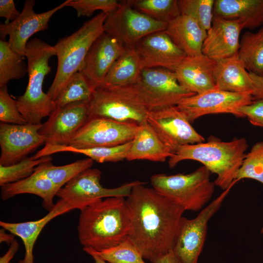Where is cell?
<instances>
[{
  "label": "cell",
  "instance_id": "1",
  "mask_svg": "<svg viewBox=\"0 0 263 263\" xmlns=\"http://www.w3.org/2000/svg\"><path fill=\"white\" fill-rule=\"evenodd\" d=\"M145 184L134 186L126 199L131 219L129 238L143 258L152 263L172 250L185 210Z\"/></svg>",
  "mask_w": 263,
  "mask_h": 263
},
{
  "label": "cell",
  "instance_id": "2",
  "mask_svg": "<svg viewBox=\"0 0 263 263\" xmlns=\"http://www.w3.org/2000/svg\"><path fill=\"white\" fill-rule=\"evenodd\" d=\"M125 198H106L80 210L77 231L83 248L100 251L129 237L131 219Z\"/></svg>",
  "mask_w": 263,
  "mask_h": 263
},
{
  "label": "cell",
  "instance_id": "3",
  "mask_svg": "<svg viewBox=\"0 0 263 263\" xmlns=\"http://www.w3.org/2000/svg\"><path fill=\"white\" fill-rule=\"evenodd\" d=\"M248 147L244 138H234L225 142L215 137L207 142L188 144L179 147L169 158V166L174 168L186 160L198 161L217 177L214 183L225 190L235 182L236 174L245 156Z\"/></svg>",
  "mask_w": 263,
  "mask_h": 263
},
{
  "label": "cell",
  "instance_id": "4",
  "mask_svg": "<svg viewBox=\"0 0 263 263\" xmlns=\"http://www.w3.org/2000/svg\"><path fill=\"white\" fill-rule=\"evenodd\" d=\"M56 56L54 46L38 38L28 41L25 56L27 59L28 84L24 93L16 99L19 110L28 124H41L56 109L55 101L42 88L45 77L51 72L49 61Z\"/></svg>",
  "mask_w": 263,
  "mask_h": 263
},
{
  "label": "cell",
  "instance_id": "5",
  "mask_svg": "<svg viewBox=\"0 0 263 263\" xmlns=\"http://www.w3.org/2000/svg\"><path fill=\"white\" fill-rule=\"evenodd\" d=\"M107 14L101 12L71 35L61 38L54 46L57 67L54 80L47 94L53 101L76 72L80 71L90 48L104 32Z\"/></svg>",
  "mask_w": 263,
  "mask_h": 263
},
{
  "label": "cell",
  "instance_id": "6",
  "mask_svg": "<svg viewBox=\"0 0 263 263\" xmlns=\"http://www.w3.org/2000/svg\"><path fill=\"white\" fill-rule=\"evenodd\" d=\"M211 174L202 166L188 174H154L150 181L156 191L185 211H197L210 201L215 191Z\"/></svg>",
  "mask_w": 263,
  "mask_h": 263
},
{
  "label": "cell",
  "instance_id": "7",
  "mask_svg": "<svg viewBox=\"0 0 263 263\" xmlns=\"http://www.w3.org/2000/svg\"><path fill=\"white\" fill-rule=\"evenodd\" d=\"M128 86L150 112L177 106L196 94L179 83L174 72L162 68L142 69L137 81Z\"/></svg>",
  "mask_w": 263,
  "mask_h": 263
},
{
  "label": "cell",
  "instance_id": "8",
  "mask_svg": "<svg viewBox=\"0 0 263 263\" xmlns=\"http://www.w3.org/2000/svg\"><path fill=\"white\" fill-rule=\"evenodd\" d=\"M90 116L140 125L150 112L128 86L101 84L95 88L89 102Z\"/></svg>",
  "mask_w": 263,
  "mask_h": 263
},
{
  "label": "cell",
  "instance_id": "9",
  "mask_svg": "<svg viewBox=\"0 0 263 263\" xmlns=\"http://www.w3.org/2000/svg\"><path fill=\"white\" fill-rule=\"evenodd\" d=\"M235 182L204 207L193 219L182 217L174 240L172 251L180 263H198L207 238V224L218 211Z\"/></svg>",
  "mask_w": 263,
  "mask_h": 263
},
{
  "label": "cell",
  "instance_id": "10",
  "mask_svg": "<svg viewBox=\"0 0 263 263\" xmlns=\"http://www.w3.org/2000/svg\"><path fill=\"white\" fill-rule=\"evenodd\" d=\"M168 23L157 21L134 8L128 0L107 15L104 32L115 37L126 48H133L143 38L165 31Z\"/></svg>",
  "mask_w": 263,
  "mask_h": 263
},
{
  "label": "cell",
  "instance_id": "11",
  "mask_svg": "<svg viewBox=\"0 0 263 263\" xmlns=\"http://www.w3.org/2000/svg\"><path fill=\"white\" fill-rule=\"evenodd\" d=\"M138 127L134 123L90 116L67 146L88 149L124 144L134 139Z\"/></svg>",
  "mask_w": 263,
  "mask_h": 263
},
{
  "label": "cell",
  "instance_id": "12",
  "mask_svg": "<svg viewBox=\"0 0 263 263\" xmlns=\"http://www.w3.org/2000/svg\"><path fill=\"white\" fill-rule=\"evenodd\" d=\"M254 100L253 96L248 93H233L214 89L186 97L176 106L191 123L209 114L230 113L242 117L239 109Z\"/></svg>",
  "mask_w": 263,
  "mask_h": 263
},
{
  "label": "cell",
  "instance_id": "13",
  "mask_svg": "<svg viewBox=\"0 0 263 263\" xmlns=\"http://www.w3.org/2000/svg\"><path fill=\"white\" fill-rule=\"evenodd\" d=\"M147 121L173 154L181 146L205 141L176 106L149 112Z\"/></svg>",
  "mask_w": 263,
  "mask_h": 263
},
{
  "label": "cell",
  "instance_id": "14",
  "mask_svg": "<svg viewBox=\"0 0 263 263\" xmlns=\"http://www.w3.org/2000/svg\"><path fill=\"white\" fill-rule=\"evenodd\" d=\"M70 0H65L56 7L41 13L34 11L35 0H25L22 11L16 19L7 24L0 23L1 39L4 40L5 37L8 36V42L11 49L25 56L29 38L35 33L46 30L51 17L57 11L67 6Z\"/></svg>",
  "mask_w": 263,
  "mask_h": 263
},
{
  "label": "cell",
  "instance_id": "15",
  "mask_svg": "<svg viewBox=\"0 0 263 263\" xmlns=\"http://www.w3.org/2000/svg\"><path fill=\"white\" fill-rule=\"evenodd\" d=\"M89 117V102H77L56 107L41 124L38 132L46 145L67 146Z\"/></svg>",
  "mask_w": 263,
  "mask_h": 263
},
{
  "label": "cell",
  "instance_id": "16",
  "mask_svg": "<svg viewBox=\"0 0 263 263\" xmlns=\"http://www.w3.org/2000/svg\"><path fill=\"white\" fill-rule=\"evenodd\" d=\"M101 171L97 169L89 168L82 171L57 192L60 199L81 201L87 206L111 197L129 196L134 186L141 181L126 183L120 187L108 188L100 183Z\"/></svg>",
  "mask_w": 263,
  "mask_h": 263
},
{
  "label": "cell",
  "instance_id": "17",
  "mask_svg": "<svg viewBox=\"0 0 263 263\" xmlns=\"http://www.w3.org/2000/svg\"><path fill=\"white\" fill-rule=\"evenodd\" d=\"M41 124H0V165L7 166L19 162L45 143L38 130Z\"/></svg>",
  "mask_w": 263,
  "mask_h": 263
},
{
  "label": "cell",
  "instance_id": "18",
  "mask_svg": "<svg viewBox=\"0 0 263 263\" xmlns=\"http://www.w3.org/2000/svg\"><path fill=\"white\" fill-rule=\"evenodd\" d=\"M142 68H162L175 72L188 56L165 31L143 38L134 46Z\"/></svg>",
  "mask_w": 263,
  "mask_h": 263
},
{
  "label": "cell",
  "instance_id": "19",
  "mask_svg": "<svg viewBox=\"0 0 263 263\" xmlns=\"http://www.w3.org/2000/svg\"><path fill=\"white\" fill-rule=\"evenodd\" d=\"M126 49L120 41L105 32L94 42L80 71L93 89L103 83L113 64Z\"/></svg>",
  "mask_w": 263,
  "mask_h": 263
},
{
  "label": "cell",
  "instance_id": "20",
  "mask_svg": "<svg viewBox=\"0 0 263 263\" xmlns=\"http://www.w3.org/2000/svg\"><path fill=\"white\" fill-rule=\"evenodd\" d=\"M86 206L85 203L80 201L59 199L51 210L38 220L17 223L0 221L2 228L19 237L23 241L25 255L19 263H33L35 243L43 228L50 221L73 209L81 210Z\"/></svg>",
  "mask_w": 263,
  "mask_h": 263
},
{
  "label": "cell",
  "instance_id": "21",
  "mask_svg": "<svg viewBox=\"0 0 263 263\" xmlns=\"http://www.w3.org/2000/svg\"><path fill=\"white\" fill-rule=\"evenodd\" d=\"M243 29L237 20L213 16L203 43L202 54L216 61L237 55Z\"/></svg>",
  "mask_w": 263,
  "mask_h": 263
},
{
  "label": "cell",
  "instance_id": "22",
  "mask_svg": "<svg viewBox=\"0 0 263 263\" xmlns=\"http://www.w3.org/2000/svg\"><path fill=\"white\" fill-rule=\"evenodd\" d=\"M216 62L203 54L187 56L174 72L182 86L200 94L216 89L214 78Z\"/></svg>",
  "mask_w": 263,
  "mask_h": 263
},
{
  "label": "cell",
  "instance_id": "23",
  "mask_svg": "<svg viewBox=\"0 0 263 263\" xmlns=\"http://www.w3.org/2000/svg\"><path fill=\"white\" fill-rule=\"evenodd\" d=\"M214 78L216 88L220 90L251 94L253 91L249 72L237 54L216 61Z\"/></svg>",
  "mask_w": 263,
  "mask_h": 263
},
{
  "label": "cell",
  "instance_id": "24",
  "mask_svg": "<svg viewBox=\"0 0 263 263\" xmlns=\"http://www.w3.org/2000/svg\"><path fill=\"white\" fill-rule=\"evenodd\" d=\"M165 32L188 56L202 54L207 32L190 17L180 14L168 23Z\"/></svg>",
  "mask_w": 263,
  "mask_h": 263
},
{
  "label": "cell",
  "instance_id": "25",
  "mask_svg": "<svg viewBox=\"0 0 263 263\" xmlns=\"http://www.w3.org/2000/svg\"><path fill=\"white\" fill-rule=\"evenodd\" d=\"M213 16L239 21L243 28L263 25V0H216Z\"/></svg>",
  "mask_w": 263,
  "mask_h": 263
},
{
  "label": "cell",
  "instance_id": "26",
  "mask_svg": "<svg viewBox=\"0 0 263 263\" xmlns=\"http://www.w3.org/2000/svg\"><path fill=\"white\" fill-rule=\"evenodd\" d=\"M173 154L146 121L138 125L126 159L164 162Z\"/></svg>",
  "mask_w": 263,
  "mask_h": 263
},
{
  "label": "cell",
  "instance_id": "27",
  "mask_svg": "<svg viewBox=\"0 0 263 263\" xmlns=\"http://www.w3.org/2000/svg\"><path fill=\"white\" fill-rule=\"evenodd\" d=\"M59 190L50 179L34 172L25 179L1 186L0 196L6 200L19 194H34L42 199V207L49 211L55 206L54 197Z\"/></svg>",
  "mask_w": 263,
  "mask_h": 263
},
{
  "label": "cell",
  "instance_id": "28",
  "mask_svg": "<svg viewBox=\"0 0 263 263\" xmlns=\"http://www.w3.org/2000/svg\"><path fill=\"white\" fill-rule=\"evenodd\" d=\"M132 141L115 146L88 149H76L68 146L45 144L32 157L37 159L56 153L67 151L82 154L98 163L117 162L127 159Z\"/></svg>",
  "mask_w": 263,
  "mask_h": 263
},
{
  "label": "cell",
  "instance_id": "29",
  "mask_svg": "<svg viewBox=\"0 0 263 263\" xmlns=\"http://www.w3.org/2000/svg\"><path fill=\"white\" fill-rule=\"evenodd\" d=\"M142 69L134 47L127 48L113 64L102 84L115 87L131 85L137 81Z\"/></svg>",
  "mask_w": 263,
  "mask_h": 263
},
{
  "label": "cell",
  "instance_id": "30",
  "mask_svg": "<svg viewBox=\"0 0 263 263\" xmlns=\"http://www.w3.org/2000/svg\"><path fill=\"white\" fill-rule=\"evenodd\" d=\"M237 55L249 73L263 75V27L255 33H244Z\"/></svg>",
  "mask_w": 263,
  "mask_h": 263
},
{
  "label": "cell",
  "instance_id": "31",
  "mask_svg": "<svg viewBox=\"0 0 263 263\" xmlns=\"http://www.w3.org/2000/svg\"><path fill=\"white\" fill-rule=\"evenodd\" d=\"M93 164L94 161L89 158L60 166H55L52 161H48L38 166L34 172L50 179L60 189L77 174L91 168Z\"/></svg>",
  "mask_w": 263,
  "mask_h": 263
},
{
  "label": "cell",
  "instance_id": "32",
  "mask_svg": "<svg viewBox=\"0 0 263 263\" xmlns=\"http://www.w3.org/2000/svg\"><path fill=\"white\" fill-rule=\"evenodd\" d=\"M25 56L15 53L8 41L0 40V87L11 80L23 77L28 73Z\"/></svg>",
  "mask_w": 263,
  "mask_h": 263
},
{
  "label": "cell",
  "instance_id": "33",
  "mask_svg": "<svg viewBox=\"0 0 263 263\" xmlns=\"http://www.w3.org/2000/svg\"><path fill=\"white\" fill-rule=\"evenodd\" d=\"M83 250L92 256L97 257L109 263H146L137 247L129 237L110 248L97 251L90 248Z\"/></svg>",
  "mask_w": 263,
  "mask_h": 263
},
{
  "label": "cell",
  "instance_id": "34",
  "mask_svg": "<svg viewBox=\"0 0 263 263\" xmlns=\"http://www.w3.org/2000/svg\"><path fill=\"white\" fill-rule=\"evenodd\" d=\"M130 4L151 18L168 23L180 13L177 0H129Z\"/></svg>",
  "mask_w": 263,
  "mask_h": 263
},
{
  "label": "cell",
  "instance_id": "35",
  "mask_svg": "<svg viewBox=\"0 0 263 263\" xmlns=\"http://www.w3.org/2000/svg\"><path fill=\"white\" fill-rule=\"evenodd\" d=\"M94 89L89 82L79 71L68 80L55 101L56 108L77 102H90Z\"/></svg>",
  "mask_w": 263,
  "mask_h": 263
},
{
  "label": "cell",
  "instance_id": "36",
  "mask_svg": "<svg viewBox=\"0 0 263 263\" xmlns=\"http://www.w3.org/2000/svg\"><path fill=\"white\" fill-rule=\"evenodd\" d=\"M52 160L50 155L37 159L31 156L10 166L0 165V186H2L25 179L34 172L35 168L39 164Z\"/></svg>",
  "mask_w": 263,
  "mask_h": 263
},
{
  "label": "cell",
  "instance_id": "37",
  "mask_svg": "<svg viewBox=\"0 0 263 263\" xmlns=\"http://www.w3.org/2000/svg\"><path fill=\"white\" fill-rule=\"evenodd\" d=\"M214 0H179L181 14L188 16L207 32L213 18Z\"/></svg>",
  "mask_w": 263,
  "mask_h": 263
},
{
  "label": "cell",
  "instance_id": "38",
  "mask_svg": "<svg viewBox=\"0 0 263 263\" xmlns=\"http://www.w3.org/2000/svg\"><path fill=\"white\" fill-rule=\"evenodd\" d=\"M244 179H251L263 185V141L256 143L245 155L236 174L238 182Z\"/></svg>",
  "mask_w": 263,
  "mask_h": 263
},
{
  "label": "cell",
  "instance_id": "39",
  "mask_svg": "<svg viewBox=\"0 0 263 263\" xmlns=\"http://www.w3.org/2000/svg\"><path fill=\"white\" fill-rule=\"evenodd\" d=\"M120 2L116 0H70L67 6L75 9L78 17H89L97 10L108 15L116 9Z\"/></svg>",
  "mask_w": 263,
  "mask_h": 263
},
{
  "label": "cell",
  "instance_id": "40",
  "mask_svg": "<svg viewBox=\"0 0 263 263\" xmlns=\"http://www.w3.org/2000/svg\"><path fill=\"white\" fill-rule=\"evenodd\" d=\"M0 121L18 125L27 123L19 111L16 100L9 94L7 85L0 87Z\"/></svg>",
  "mask_w": 263,
  "mask_h": 263
},
{
  "label": "cell",
  "instance_id": "41",
  "mask_svg": "<svg viewBox=\"0 0 263 263\" xmlns=\"http://www.w3.org/2000/svg\"><path fill=\"white\" fill-rule=\"evenodd\" d=\"M242 117H246L253 125L263 128V99L254 100L239 109Z\"/></svg>",
  "mask_w": 263,
  "mask_h": 263
},
{
  "label": "cell",
  "instance_id": "42",
  "mask_svg": "<svg viewBox=\"0 0 263 263\" xmlns=\"http://www.w3.org/2000/svg\"><path fill=\"white\" fill-rule=\"evenodd\" d=\"M20 13L16 9L14 0H0V17L6 19L4 23L7 24L16 19Z\"/></svg>",
  "mask_w": 263,
  "mask_h": 263
},
{
  "label": "cell",
  "instance_id": "43",
  "mask_svg": "<svg viewBox=\"0 0 263 263\" xmlns=\"http://www.w3.org/2000/svg\"><path fill=\"white\" fill-rule=\"evenodd\" d=\"M253 81V91L251 93L254 100L263 99V75L249 73Z\"/></svg>",
  "mask_w": 263,
  "mask_h": 263
},
{
  "label": "cell",
  "instance_id": "44",
  "mask_svg": "<svg viewBox=\"0 0 263 263\" xmlns=\"http://www.w3.org/2000/svg\"><path fill=\"white\" fill-rule=\"evenodd\" d=\"M19 248V244L14 240L10 244V246L7 252L0 259V263H10Z\"/></svg>",
  "mask_w": 263,
  "mask_h": 263
},
{
  "label": "cell",
  "instance_id": "45",
  "mask_svg": "<svg viewBox=\"0 0 263 263\" xmlns=\"http://www.w3.org/2000/svg\"><path fill=\"white\" fill-rule=\"evenodd\" d=\"M152 263H180L172 251L156 259Z\"/></svg>",
  "mask_w": 263,
  "mask_h": 263
},
{
  "label": "cell",
  "instance_id": "46",
  "mask_svg": "<svg viewBox=\"0 0 263 263\" xmlns=\"http://www.w3.org/2000/svg\"><path fill=\"white\" fill-rule=\"evenodd\" d=\"M5 229L2 228L0 230V242H6L7 243L11 244L14 240V237L13 234H7L5 232Z\"/></svg>",
  "mask_w": 263,
  "mask_h": 263
},
{
  "label": "cell",
  "instance_id": "47",
  "mask_svg": "<svg viewBox=\"0 0 263 263\" xmlns=\"http://www.w3.org/2000/svg\"><path fill=\"white\" fill-rule=\"evenodd\" d=\"M93 258L94 263H107V262L104 261V260H102L101 259L96 257V256H92Z\"/></svg>",
  "mask_w": 263,
  "mask_h": 263
},
{
  "label": "cell",
  "instance_id": "48",
  "mask_svg": "<svg viewBox=\"0 0 263 263\" xmlns=\"http://www.w3.org/2000/svg\"><path fill=\"white\" fill-rule=\"evenodd\" d=\"M261 233L263 234V226L262 227L261 230Z\"/></svg>",
  "mask_w": 263,
  "mask_h": 263
}]
</instances>
